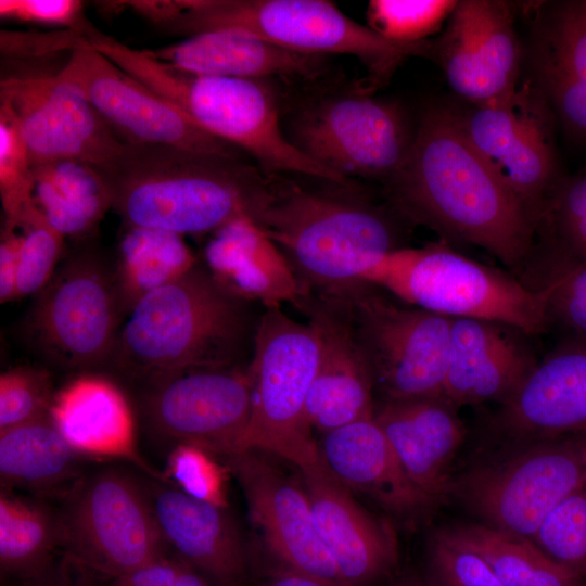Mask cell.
I'll return each mask as SVG.
<instances>
[{
  "mask_svg": "<svg viewBox=\"0 0 586 586\" xmlns=\"http://www.w3.org/2000/svg\"><path fill=\"white\" fill-rule=\"evenodd\" d=\"M384 186L407 221L476 245L509 268L526 266L537 217L474 149L453 106L425 109L405 162Z\"/></svg>",
  "mask_w": 586,
  "mask_h": 586,
  "instance_id": "6da1fadb",
  "label": "cell"
},
{
  "mask_svg": "<svg viewBox=\"0 0 586 586\" xmlns=\"http://www.w3.org/2000/svg\"><path fill=\"white\" fill-rule=\"evenodd\" d=\"M93 167L125 227L182 237L213 233L241 217L255 221L268 187V173H260L242 156L163 144L124 143L115 155Z\"/></svg>",
  "mask_w": 586,
  "mask_h": 586,
  "instance_id": "7a4b0ae2",
  "label": "cell"
},
{
  "mask_svg": "<svg viewBox=\"0 0 586 586\" xmlns=\"http://www.w3.org/2000/svg\"><path fill=\"white\" fill-rule=\"evenodd\" d=\"M268 176L255 221L282 253L302 295L342 300L366 283L364 272L379 259L406 247L407 220L390 204Z\"/></svg>",
  "mask_w": 586,
  "mask_h": 586,
  "instance_id": "3957f363",
  "label": "cell"
},
{
  "mask_svg": "<svg viewBox=\"0 0 586 586\" xmlns=\"http://www.w3.org/2000/svg\"><path fill=\"white\" fill-rule=\"evenodd\" d=\"M263 309L198 259L135 303L109 361L138 378L184 368L247 366Z\"/></svg>",
  "mask_w": 586,
  "mask_h": 586,
  "instance_id": "277c9868",
  "label": "cell"
},
{
  "mask_svg": "<svg viewBox=\"0 0 586 586\" xmlns=\"http://www.w3.org/2000/svg\"><path fill=\"white\" fill-rule=\"evenodd\" d=\"M84 44L100 52L212 136L252 155L268 174L346 184L304 154L281 130L276 97L264 80L198 75L130 48L93 25Z\"/></svg>",
  "mask_w": 586,
  "mask_h": 586,
  "instance_id": "5b68a950",
  "label": "cell"
},
{
  "mask_svg": "<svg viewBox=\"0 0 586 586\" xmlns=\"http://www.w3.org/2000/svg\"><path fill=\"white\" fill-rule=\"evenodd\" d=\"M361 279L405 304L450 318L494 321L525 335L540 334L549 327L552 280L534 289L442 242L394 251Z\"/></svg>",
  "mask_w": 586,
  "mask_h": 586,
  "instance_id": "8992f818",
  "label": "cell"
},
{
  "mask_svg": "<svg viewBox=\"0 0 586 586\" xmlns=\"http://www.w3.org/2000/svg\"><path fill=\"white\" fill-rule=\"evenodd\" d=\"M162 28L188 37L238 29L300 53L349 54L367 67L371 84L386 81L406 58L422 55L424 46L391 42L326 0H177L175 16Z\"/></svg>",
  "mask_w": 586,
  "mask_h": 586,
  "instance_id": "52a82bcc",
  "label": "cell"
},
{
  "mask_svg": "<svg viewBox=\"0 0 586 586\" xmlns=\"http://www.w3.org/2000/svg\"><path fill=\"white\" fill-rule=\"evenodd\" d=\"M319 345L311 323L291 318L281 306L263 309L249 362L252 412L241 450L277 456L301 473L327 470L307 422Z\"/></svg>",
  "mask_w": 586,
  "mask_h": 586,
  "instance_id": "ba28073f",
  "label": "cell"
},
{
  "mask_svg": "<svg viewBox=\"0 0 586 586\" xmlns=\"http://www.w3.org/2000/svg\"><path fill=\"white\" fill-rule=\"evenodd\" d=\"M56 510L64 557L94 575L119 576L169 556L146 486L124 470L81 475Z\"/></svg>",
  "mask_w": 586,
  "mask_h": 586,
  "instance_id": "9c48e42d",
  "label": "cell"
},
{
  "mask_svg": "<svg viewBox=\"0 0 586 586\" xmlns=\"http://www.w3.org/2000/svg\"><path fill=\"white\" fill-rule=\"evenodd\" d=\"M505 448L451 480L449 495L482 524L531 539L586 482L581 451L573 435L506 443Z\"/></svg>",
  "mask_w": 586,
  "mask_h": 586,
  "instance_id": "30bf717a",
  "label": "cell"
},
{
  "mask_svg": "<svg viewBox=\"0 0 586 586\" xmlns=\"http://www.w3.org/2000/svg\"><path fill=\"white\" fill-rule=\"evenodd\" d=\"M126 309L116 265L84 249L62 258L36 294L26 329L50 361L87 369L109 361Z\"/></svg>",
  "mask_w": 586,
  "mask_h": 586,
  "instance_id": "8fae6325",
  "label": "cell"
},
{
  "mask_svg": "<svg viewBox=\"0 0 586 586\" xmlns=\"http://www.w3.org/2000/svg\"><path fill=\"white\" fill-rule=\"evenodd\" d=\"M341 301L382 400L443 396L453 318L368 282Z\"/></svg>",
  "mask_w": 586,
  "mask_h": 586,
  "instance_id": "7c38bea8",
  "label": "cell"
},
{
  "mask_svg": "<svg viewBox=\"0 0 586 586\" xmlns=\"http://www.w3.org/2000/svg\"><path fill=\"white\" fill-rule=\"evenodd\" d=\"M474 149L539 220L562 178L555 140V115L526 79L508 95L453 106Z\"/></svg>",
  "mask_w": 586,
  "mask_h": 586,
  "instance_id": "4fadbf2b",
  "label": "cell"
},
{
  "mask_svg": "<svg viewBox=\"0 0 586 586\" xmlns=\"http://www.w3.org/2000/svg\"><path fill=\"white\" fill-rule=\"evenodd\" d=\"M143 379L144 415L157 435L220 457L241 450L252 412L249 365L184 368Z\"/></svg>",
  "mask_w": 586,
  "mask_h": 586,
  "instance_id": "5bb4252c",
  "label": "cell"
},
{
  "mask_svg": "<svg viewBox=\"0 0 586 586\" xmlns=\"http://www.w3.org/2000/svg\"><path fill=\"white\" fill-rule=\"evenodd\" d=\"M413 133L396 102L352 94L308 107L294 123L292 142L345 179L359 176L385 183L405 162Z\"/></svg>",
  "mask_w": 586,
  "mask_h": 586,
  "instance_id": "9a60e30c",
  "label": "cell"
},
{
  "mask_svg": "<svg viewBox=\"0 0 586 586\" xmlns=\"http://www.w3.org/2000/svg\"><path fill=\"white\" fill-rule=\"evenodd\" d=\"M98 111L124 143L170 145L196 153L242 156L173 104L81 41L55 73Z\"/></svg>",
  "mask_w": 586,
  "mask_h": 586,
  "instance_id": "2e32d148",
  "label": "cell"
},
{
  "mask_svg": "<svg viewBox=\"0 0 586 586\" xmlns=\"http://www.w3.org/2000/svg\"><path fill=\"white\" fill-rule=\"evenodd\" d=\"M0 102L17 118L33 167L61 160L98 166L124 144L88 100L56 74L5 75Z\"/></svg>",
  "mask_w": 586,
  "mask_h": 586,
  "instance_id": "e0dca14e",
  "label": "cell"
},
{
  "mask_svg": "<svg viewBox=\"0 0 586 586\" xmlns=\"http://www.w3.org/2000/svg\"><path fill=\"white\" fill-rule=\"evenodd\" d=\"M424 56L441 66L464 103L508 95L520 84L523 59L511 5L499 0L457 1L441 35L426 40Z\"/></svg>",
  "mask_w": 586,
  "mask_h": 586,
  "instance_id": "ac0fdd59",
  "label": "cell"
},
{
  "mask_svg": "<svg viewBox=\"0 0 586 586\" xmlns=\"http://www.w3.org/2000/svg\"><path fill=\"white\" fill-rule=\"evenodd\" d=\"M222 458L243 492L251 520L284 568L343 586L317 532L304 486L264 451L245 449Z\"/></svg>",
  "mask_w": 586,
  "mask_h": 586,
  "instance_id": "d6986e66",
  "label": "cell"
},
{
  "mask_svg": "<svg viewBox=\"0 0 586 586\" xmlns=\"http://www.w3.org/2000/svg\"><path fill=\"white\" fill-rule=\"evenodd\" d=\"M294 306L319 335V359L307 422L321 434L373 417L374 383L345 303L302 295Z\"/></svg>",
  "mask_w": 586,
  "mask_h": 586,
  "instance_id": "ffe728a7",
  "label": "cell"
},
{
  "mask_svg": "<svg viewBox=\"0 0 586 586\" xmlns=\"http://www.w3.org/2000/svg\"><path fill=\"white\" fill-rule=\"evenodd\" d=\"M491 425L507 443L585 434L586 342L568 340L538 361Z\"/></svg>",
  "mask_w": 586,
  "mask_h": 586,
  "instance_id": "44dd1931",
  "label": "cell"
},
{
  "mask_svg": "<svg viewBox=\"0 0 586 586\" xmlns=\"http://www.w3.org/2000/svg\"><path fill=\"white\" fill-rule=\"evenodd\" d=\"M145 486L169 555L212 586H243L247 553L227 509L195 499L164 481H150Z\"/></svg>",
  "mask_w": 586,
  "mask_h": 586,
  "instance_id": "7402d4cb",
  "label": "cell"
},
{
  "mask_svg": "<svg viewBox=\"0 0 586 586\" xmlns=\"http://www.w3.org/2000/svg\"><path fill=\"white\" fill-rule=\"evenodd\" d=\"M530 38L528 79L566 135L586 143V0L539 3Z\"/></svg>",
  "mask_w": 586,
  "mask_h": 586,
  "instance_id": "603a6c76",
  "label": "cell"
},
{
  "mask_svg": "<svg viewBox=\"0 0 586 586\" xmlns=\"http://www.w3.org/2000/svg\"><path fill=\"white\" fill-rule=\"evenodd\" d=\"M317 532L343 586H373L397 563L394 531L365 508L330 472L302 473Z\"/></svg>",
  "mask_w": 586,
  "mask_h": 586,
  "instance_id": "cb8c5ba5",
  "label": "cell"
},
{
  "mask_svg": "<svg viewBox=\"0 0 586 586\" xmlns=\"http://www.w3.org/2000/svg\"><path fill=\"white\" fill-rule=\"evenodd\" d=\"M519 332L494 321L453 318L443 396L458 408L501 405L512 397L538 362Z\"/></svg>",
  "mask_w": 586,
  "mask_h": 586,
  "instance_id": "d4e9b609",
  "label": "cell"
},
{
  "mask_svg": "<svg viewBox=\"0 0 586 586\" xmlns=\"http://www.w3.org/2000/svg\"><path fill=\"white\" fill-rule=\"evenodd\" d=\"M318 446L341 484L398 519L417 521L436 505L409 477L373 417L323 433Z\"/></svg>",
  "mask_w": 586,
  "mask_h": 586,
  "instance_id": "484cf974",
  "label": "cell"
},
{
  "mask_svg": "<svg viewBox=\"0 0 586 586\" xmlns=\"http://www.w3.org/2000/svg\"><path fill=\"white\" fill-rule=\"evenodd\" d=\"M458 407L444 396L382 400L379 424L412 482L436 504L449 495L450 464L467 430Z\"/></svg>",
  "mask_w": 586,
  "mask_h": 586,
  "instance_id": "4316f807",
  "label": "cell"
},
{
  "mask_svg": "<svg viewBox=\"0 0 586 586\" xmlns=\"http://www.w3.org/2000/svg\"><path fill=\"white\" fill-rule=\"evenodd\" d=\"M50 417L81 456L125 459L157 476L137 448L131 407L110 380L91 374L74 379L55 393Z\"/></svg>",
  "mask_w": 586,
  "mask_h": 586,
  "instance_id": "83f0119b",
  "label": "cell"
},
{
  "mask_svg": "<svg viewBox=\"0 0 586 586\" xmlns=\"http://www.w3.org/2000/svg\"><path fill=\"white\" fill-rule=\"evenodd\" d=\"M144 51L189 73L252 80L270 76L309 78L320 72L323 56L291 51L229 28L198 33L180 42Z\"/></svg>",
  "mask_w": 586,
  "mask_h": 586,
  "instance_id": "f1b7e54d",
  "label": "cell"
},
{
  "mask_svg": "<svg viewBox=\"0 0 586 586\" xmlns=\"http://www.w3.org/2000/svg\"><path fill=\"white\" fill-rule=\"evenodd\" d=\"M203 262L230 290L264 308L294 305L302 295L282 253L250 217L213 232Z\"/></svg>",
  "mask_w": 586,
  "mask_h": 586,
  "instance_id": "f546056e",
  "label": "cell"
},
{
  "mask_svg": "<svg viewBox=\"0 0 586 586\" xmlns=\"http://www.w3.org/2000/svg\"><path fill=\"white\" fill-rule=\"evenodd\" d=\"M80 458L50 415L1 431V488L65 494L81 477Z\"/></svg>",
  "mask_w": 586,
  "mask_h": 586,
  "instance_id": "4dcf8cb0",
  "label": "cell"
},
{
  "mask_svg": "<svg viewBox=\"0 0 586 586\" xmlns=\"http://www.w3.org/2000/svg\"><path fill=\"white\" fill-rule=\"evenodd\" d=\"M31 202L64 238L91 234L111 207L106 186L97 169L77 160L33 167Z\"/></svg>",
  "mask_w": 586,
  "mask_h": 586,
  "instance_id": "1f68e13d",
  "label": "cell"
},
{
  "mask_svg": "<svg viewBox=\"0 0 586 586\" xmlns=\"http://www.w3.org/2000/svg\"><path fill=\"white\" fill-rule=\"evenodd\" d=\"M61 549L58 510L39 499L20 496L1 488L0 571L2 578L20 581L22 586L46 573Z\"/></svg>",
  "mask_w": 586,
  "mask_h": 586,
  "instance_id": "d6a6232c",
  "label": "cell"
},
{
  "mask_svg": "<svg viewBox=\"0 0 586 586\" xmlns=\"http://www.w3.org/2000/svg\"><path fill=\"white\" fill-rule=\"evenodd\" d=\"M477 551L505 586H586V578L547 557L531 539L482 523L449 527Z\"/></svg>",
  "mask_w": 586,
  "mask_h": 586,
  "instance_id": "836d02e7",
  "label": "cell"
},
{
  "mask_svg": "<svg viewBox=\"0 0 586 586\" xmlns=\"http://www.w3.org/2000/svg\"><path fill=\"white\" fill-rule=\"evenodd\" d=\"M198 259L180 234L126 227L116 269L127 310L148 292L183 275Z\"/></svg>",
  "mask_w": 586,
  "mask_h": 586,
  "instance_id": "e575fe53",
  "label": "cell"
},
{
  "mask_svg": "<svg viewBox=\"0 0 586 586\" xmlns=\"http://www.w3.org/2000/svg\"><path fill=\"white\" fill-rule=\"evenodd\" d=\"M537 234L544 247L542 253L547 256L542 260L550 265L540 279L586 265V168L559 180L545 203Z\"/></svg>",
  "mask_w": 586,
  "mask_h": 586,
  "instance_id": "d590c367",
  "label": "cell"
},
{
  "mask_svg": "<svg viewBox=\"0 0 586 586\" xmlns=\"http://www.w3.org/2000/svg\"><path fill=\"white\" fill-rule=\"evenodd\" d=\"M21 235L16 300L37 294L62 260L64 237L53 229L30 202L13 219Z\"/></svg>",
  "mask_w": 586,
  "mask_h": 586,
  "instance_id": "8d00e7d4",
  "label": "cell"
},
{
  "mask_svg": "<svg viewBox=\"0 0 586 586\" xmlns=\"http://www.w3.org/2000/svg\"><path fill=\"white\" fill-rule=\"evenodd\" d=\"M456 4L455 0H371L368 27L391 42L416 46L440 31Z\"/></svg>",
  "mask_w": 586,
  "mask_h": 586,
  "instance_id": "74e56055",
  "label": "cell"
},
{
  "mask_svg": "<svg viewBox=\"0 0 586 586\" xmlns=\"http://www.w3.org/2000/svg\"><path fill=\"white\" fill-rule=\"evenodd\" d=\"M531 540L552 561L586 578V482L548 514Z\"/></svg>",
  "mask_w": 586,
  "mask_h": 586,
  "instance_id": "f35d334b",
  "label": "cell"
},
{
  "mask_svg": "<svg viewBox=\"0 0 586 586\" xmlns=\"http://www.w3.org/2000/svg\"><path fill=\"white\" fill-rule=\"evenodd\" d=\"M424 579L429 586H505L488 562L449 527L428 538Z\"/></svg>",
  "mask_w": 586,
  "mask_h": 586,
  "instance_id": "ab89813d",
  "label": "cell"
},
{
  "mask_svg": "<svg viewBox=\"0 0 586 586\" xmlns=\"http://www.w3.org/2000/svg\"><path fill=\"white\" fill-rule=\"evenodd\" d=\"M34 170L29 151L11 109L0 102V196L5 219L31 202Z\"/></svg>",
  "mask_w": 586,
  "mask_h": 586,
  "instance_id": "60d3db41",
  "label": "cell"
},
{
  "mask_svg": "<svg viewBox=\"0 0 586 586\" xmlns=\"http://www.w3.org/2000/svg\"><path fill=\"white\" fill-rule=\"evenodd\" d=\"M48 371L16 367L0 375V432L50 415L54 398Z\"/></svg>",
  "mask_w": 586,
  "mask_h": 586,
  "instance_id": "b9f144b4",
  "label": "cell"
},
{
  "mask_svg": "<svg viewBox=\"0 0 586 586\" xmlns=\"http://www.w3.org/2000/svg\"><path fill=\"white\" fill-rule=\"evenodd\" d=\"M199 446L175 445L167 459V476L189 496L227 508L226 469Z\"/></svg>",
  "mask_w": 586,
  "mask_h": 586,
  "instance_id": "7bdbcfd3",
  "label": "cell"
},
{
  "mask_svg": "<svg viewBox=\"0 0 586 586\" xmlns=\"http://www.w3.org/2000/svg\"><path fill=\"white\" fill-rule=\"evenodd\" d=\"M549 280L553 290L547 306L548 326L558 323L570 332V340L586 342V265L556 271L545 283Z\"/></svg>",
  "mask_w": 586,
  "mask_h": 586,
  "instance_id": "ee69618b",
  "label": "cell"
},
{
  "mask_svg": "<svg viewBox=\"0 0 586 586\" xmlns=\"http://www.w3.org/2000/svg\"><path fill=\"white\" fill-rule=\"evenodd\" d=\"M3 20L59 26L79 34L92 24L78 0H0Z\"/></svg>",
  "mask_w": 586,
  "mask_h": 586,
  "instance_id": "f6af8a7d",
  "label": "cell"
},
{
  "mask_svg": "<svg viewBox=\"0 0 586 586\" xmlns=\"http://www.w3.org/2000/svg\"><path fill=\"white\" fill-rule=\"evenodd\" d=\"M102 578L106 581L104 586H212L170 555L130 573Z\"/></svg>",
  "mask_w": 586,
  "mask_h": 586,
  "instance_id": "bcb514c9",
  "label": "cell"
},
{
  "mask_svg": "<svg viewBox=\"0 0 586 586\" xmlns=\"http://www.w3.org/2000/svg\"><path fill=\"white\" fill-rule=\"evenodd\" d=\"M21 235L18 229L4 221L0 240V301L16 300V279Z\"/></svg>",
  "mask_w": 586,
  "mask_h": 586,
  "instance_id": "7dc6e473",
  "label": "cell"
},
{
  "mask_svg": "<svg viewBox=\"0 0 586 586\" xmlns=\"http://www.w3.org/2000/svg\"><path fill=\"white\" fill-rule=\"evenodd\" d=\"M87 571L69 561L66 557L56 560L41 576L24 586H91Z\"/></svg>",
  "mask_w": 586,
  "mask_h": 586,
  "instance_id": "c3c4849f",
  "label": "cell"
},
{
  "mask_svg": "<svg viewBox=\"0 0 586 586\" xmlns=\"http://www.w3.org/2000/svg\"><path fill=\"white\" fill-rule=\"evenodd\" d=\"M269 586H334L323 579L284 568Z\"/></svg>",
  "mask_w": 586,
  "mask_h": 586,
  "instance_id": "681fc988",
  "label": "cell"
},
{
  "mask_svg": "<svg viewBox=\"0 0 586 586\" xmlns=\"http://www.w3.org/2000/svg\"><path fill=\"white\" fill-rule=\"evenodd\" d=\"M385 586H429V585L426 584L424 578L415 574H409V575L400 576L392 581Z\"/></svg>",
  "mask_w": 586,
  "mask_h": 586,
  "instance_id": "f907efd6",
  "label": "cell"
},
{
  "mask_svg": "<svg viewBox=\"0 0 586 586\" xmlns=\"http://www.w3.org/2000/svg\"><path fill=\"white\" fill-rule=\"evenodd\" d=\"M576 440V443L578 445L581 457L583 460L584 469L586 472V433L585 434H577L573 435Z\"/></svg>",
  "mask_w": 586,
  "mask_h": 586,
  "instance_id": "816d5d0a",
  "label": "cell"
}]
</instances>
